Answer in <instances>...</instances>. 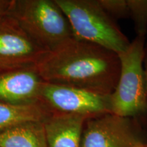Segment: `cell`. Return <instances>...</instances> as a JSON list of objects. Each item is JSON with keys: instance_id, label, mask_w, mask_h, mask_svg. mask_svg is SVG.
Here are the masks:
<instances>
[{"instance_id": "9", "label": "cell", "mask_w": 147, "mask_h": 147, "mask_svg": "<svg viewBox=\"0 0 147 147\" xmlns=\"http://www.w3.org/2000/svg\"><path fill=\"white\" fill-rule=\"evenodd\" d=\"M85 117L51 113L44 121L47 147H80Z\"/></svg>"}, {"instance_id": "14", "label": "cell", "mask_w": 147, "mask_h": 147, "mask_svg": "<svg viewBox=\"0 0 147 147\" xmlns=\"http://www.w3.org/2000/svg\"><path fill=\"white\" fill-rule=\"evenodd\" d=\"M12 0H0V16L7 14Z\"/></svg>"}, {"instance_id": "6", "label": "cell", "mask_w": 147, "mask_h": 147, "mask_svg": "<svg viewBox=\"0 0 147 147\" xmlns=\"http://www.w3.org/2000/svg\"><path fill=\"white\" fill-rule=\"evenodd\" d=\"M49 53L11 16H0V72L36 65Z\"/></svg>"}, {"instance_id": "3", "label": "cell", "mask_w": 147, "mask_h": 147, "mask_svg": "<svg viewBox=\"0 0 147 147\" xmlns=\"http://www.w3.org/2000/svg\"><path fill=\"white\" fill-rule=\"evenodd\" d=\"M68 20L75 38L119 54L130 42L98 0H55Z\"/></svg>"}, {"instance_id": "4", "label": "cell", "mask_w": 147, "mask_h": 147, "mask_svg": "<svg viewBox=\"0 0 147 147\" xmlns=\"http://www.w3.org/2000/svg\"><path fill=\"white\" fill-rule=\"evenodd\" d=\"M145 36H136L127 49L118 54L120 71L110 95L111 113L134 118L147 112V91L143 68Z\"/></svg>"}, {"instance_id": "11", "label": "cell", "mask_w": 147, "mask_h": 147, "mask_svg": "<svg viewBox=\"0 0 147 147\" xmlns=\"http://www.w3.org/2000/svg\"><path fill=\"white\" fill-rule=\"evenodd\" d=\"M51 115L40 103L12 105L0 102V132L29 121H44Z\"/></svg>"}, {"instance_id": "5", "label": "cell", "mask_w": 147, "mask_h": 147, "mask_svg": "<svg viewBox=\"0 0 147 147\" xmlns=\"http://www.w3.org/2000/svg\"><path fill=\"white\" fill-rule=\"evenodd\" d=\"M39 101L51 114H71L90 119L111 113L110 95L63 84L44 82Z\"/></svg>"}, {"instance_id": "13", "label": "cell", "mask_w": 147, "mask_h": 147, "mask_svg": "<svg viewBox=\"0 0 147 147\" xmlns=\"http://www.w3.org/2000/svg\"><path fill=\"white\" fill-rule=\"evenodd\" d=\"M98 2L113 19L129 17L127 0H98Z\"/></svg>"}, {"instance_id": "8", "label": "cell", "mask_w": 147, "mask_h": 147, "mask_svg": "<svg viewBox=\"0 0 147 147\" xmlns=\"http://www.w3.org/2000/svg\"><path fill=\"white\" fill-rule=\"evenodd\" d=\"M44 80L36 65L0 72V102L12 105L40 103Z\"/></svg>"}, {"instance_id": "16", "label": "cell", "mask_w": 147, "mask_h": 147, "mask_svg": "<svg viewBox=\"0 0 147 147\" xmlns=\"http://www.w3.org/2000/svg\"><path fill=\"white\" fill-rule=\"evenodd\" d=\"M136 147H146V144L143 142V141H140L139 142L137 143L136 145Z\"/></svg>"}, {"instance_id": "12", "label": "cell", "mask_w": 147, "mask_h": 147, "mask_svg": "<svg viewBox=\"0 0 147 147\" xmlns=\"http://www.w3.org/2000/svg\"><path fill=\"white\" fill-rule=\"evenodd\" d=\"M129 17L134 23L137 36L147 33V0H127Z\"/></svg>"}, {"instance_id": "7", "label": "cell", "mask_w": 147, "mask_h": 147, "mask_svg": "<svg viewBox=\"0 0 147 147\" xmlns=\"http://www.w3.org/2000/svg\"><path fill=\"white\" fill-rule=\"evenodd\" d=\"M140 141L132 118L108 113L86 120L80 147H136Z\"/></svg>"}, {"instance_id": "10", "label": "cell", "mask_w": 147, "mask_h": 147, "mask_svg": "<svg viewBox=\"0 0 147 147\" xmlns=\"http://www.w3.org/2000/svg\"><path fill=\"white\" fill-rule=\"evenodd\" d=\"M0 147H47L44 121H29L0 132Z\"/></svg>"}, {"instance_id": "15", "label": "cell", "mask_w": 147, "mask_h": 147, "mask_svg": "<svg viewBox=\"0 0 147 147\" xmlns=\"http://www.w3.org/2000/svg\"><path fill=\"white\" fill-rule=\"evenodd\" d=\"M143 68L144 71L145 81H146V87L147 91V40L145 42L144 49V56H143Z\"/></svg>"}, {"instance_id": "1", "label": "cell", "mask_w": 147, "mask_h": 147, "mask_svg": "<svg viewBox=\"0 0 147 147\" xmlns=\"http://www.w3.org/2000/svg\"><path fill=\"white\" fill-rule=\"evenodd\" d=\"M36 67L46 82L111 95L118 81L120 62L113 51L73 38L47 53Z\"/></svg>"}, {"instance_id": "2", "label": "cell", "mask_w": 147, "mask_h": 147, "mask_svg": "<svg viewBox=\"0 0 147 147\" xmlns=\"http://www.w3.org/2000/svg\"><path fill=\"white\" fill-rule=\"evenodd\" d=\"M7 15L48 52L75 38L68 20L55 0H12Z\"/></svg>"}, {"instance_id": "17", "label": "cell", "mask_w": 147, "mask_h": 147, "mask_svg": "<svg viewBox=\"0 0 147 147\" xmlns=\"http://www.w3.org/2000/svg\"><path fill=\"white\" fill-rule=\"evenodd\" d=\"M146 147H147V144H146Z\"/></svg>"}]
</instances>
